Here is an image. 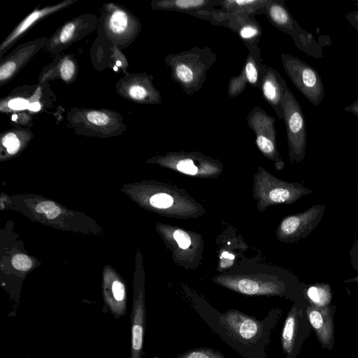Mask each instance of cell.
<instances>
[{
  "label": "cell",
  "mask_w": 358,
  "mask_h": 358,
  "mask_svg": "<svg viewBox=\"0 0 358 358\" xmlns=\"http://www.w3.org/2000/svg\"><path fill=\"white\" fill-rule=\"evenodd\" d=\"M196 311L212 330L242 357L267 358L266 348L278 310H271L262 320L234 309L222 313L210 309Z\"/></svg>",
  "instance_id": "6da1fadb"
},
{
  "label": "cell",
  "mask_w": 358,
  "mask_h": 358,
  "mask_svg": "<svg viewBox=\"0 0 358 358\" xmlns=\"http://www.w3.org/2000/svg\"><path fill=\"white\" fill-rule=\"evenodd\" d=\"M68 127L77 135L108 138L122 135L128 129L124 117L108 108L73 107L66 115Z\"/></svg>",
  "instance_id": "7a4b0ae2"
},
{
  "label": "cell",
  "mask_w": 358,
  "mask_h": 358,
  "mask_svg": "<svg viewBox=\"0 0 358 358\" xmlns=\"http://www.w3.org/2000/svg\"><path fill=\"white\" fill-rule=\"evenodd\" d=\"M141 29L140 20L124 6L108 2L101 6L97 36L108 40L121 50L131 45Z\"/></svg>",
  "instance_id": "3957f363"
},
{
  "label": "cell",
  "mask_w": 358,
  "mask_h": 358,
  "mask_svg": "<svg viewBox=\"0 0 358 358\" xmlns=\"http://www.w3.org/2000/svg\"><path fill=\"white\" fill-rule=\"evenodd\" d=\"M57 96L50 83L24 84L15 87L0 99V112L11 114L24 111L34 116L53 108Z\"/></svg>",
  "instance_id": "277c9868"
},
{
  "label": "cell",
  "mask_w": 358,
  "mask_h": 358,
  "mask_svg": "<svg viewBox=\"0 0 358 358\" xmlns=\"http://www.w3.org/2000/svg\"><path fill=\"white\" fill-rule=\"evenodd\" d=\"M98 20L96 14L87 13L66 21L48 37L45 50L52 56L62 53L96 30Z\"/></svg>",
  "instance_id": "5b68a950"
},
{
  "label": "cell",
  "mask_w": 358,
  "mask_h": 358,
  "mask_svg": "<svg viewBox=\"0 0 358 358\" xmlns=\"http://www.w3.org/2000/svg\"><path fill=\"white\" fill-rule=\"evenodd\" d=\"M285 69L303 95L317 106L324 96V85L320 73L306 62L291 56L286 57Z\"/></svg>",
  "instance_id": "8992f818"
},
{
  "label": "cell",
  "mask_w": 358,
  "mask_h": 358,
  "mask_svg": "<svg viewBox=\"0 0 358 358\" xmlns=\"http://www.w3.org/2000/svg\"><path fill=\"white\" fill-rule=\"evenodd\" d=\"M284 101L292 159L300 162L305 156L306 148V120L300 105L290 92H287Z\"/></svg>",
  "instance_id": "52a82bcc"
},
{
  "label": "cell",
  "mask_w": 358,
  "mask_h": 358,
  "mask_svg": "<svg viewBox=\"0 0 358 358\" xmlns=\"http://www.w3.org/2000/svg\"><path fill=\"white\" fill-rule=\"evenodd\" d=\"M48 37L33 39L17 45L0 59V86L11 80L45 46Z\"/></svg>",
  "instance_id": "ba28073f"
},
{
  "label": "cell",
  "mask_w": 358,
  "mask_h": 358,
  "mask_svg": "<svg viewBox=\"0 0 358 358\" xmlns=\"http://www.w3.org/2000/svg\"><path fill=\"white\" fill-rule=\"evenodd\" d=\"M90 58L93 67L99 71L110 69L124 75L129 73V62L122 50L102 37L97 36L94 40L90 49Z\"/></svg>",
  "instance_id": "9c48e42d"
},
{
  "label": "cell",
  "mask_w": 358,
  "mask_h": 358,
  "mask_svg": "<svg viewBox=\"0 0 358 358\" xmlns=\"http://www.w3.org/2000/svg\"><path fill=\"white\" fill-rule=\"evenodd\" d=\"M325 210L324 204H316L303 213L286 217L280 224L281 235L292 240L306 237L317 227Z\"/></svg>",
  "instance_id": "30bf717a"
},
{
  "label": "cell",
  "mask_w": 358,
  "mask_h": 358,
  "mask_svg": "<svg viewBox=\"0 0 358 358\" xmlns=\"http://www.w3.org/2000/svg\"><path fill=\"white\" fill-rule=\"evenodd\" d=\"M116 92L122 98L137 103H150L156 101V92L150 76L145 73H128L115 84Z\"/></svg>",
  "instance_id": "8fae6325"
},
{
  "label": "cell",
  "mask_w": 358,
  "mask_h": 358,
  "mask_svg": "<svg viewBox=\"0 0 358 358\" xmlns=\"http://www.w3.org/2000/svg\"><path fill=\"white\" fill-rule=\"evenodd\" d=\"M78 0H64L52 6L36 8L27 15L3 39L0 45V59L2 58L7 51L15 45L30 29L36 23L47 17L57 13Z\"/></svg>",
  "instance_id": "7c38bea8"
},
{
  "label": "cell",
  "mask_w": 358,
  "mask_h": 358,
  "mask_svg": "<svg viewBox=\"0 0 358 358\" xmlns=\"http://www.w3.org/2000/svg\"><path fill=\"white\" fill-rule=\"evenodd\" d=\"M78 62L75 56L69 53H60L53 60L44 66L38 75V83H49L61 80L70 85L76 81L78 76Z\"/></svg>",
  "instance_id": "4fadbf2b"
},
{
  "label": "cell",
  "mask_w": 358,
  "mask_h": 358,
  "mask_svg": "<svg viewBox=\"0 0 358 358\" xmlns=\"http://www.w3.org/2000/svg\"><path fill=\"white\" fill-rule=\"evenodd\" d=\"M306 314L318 340L324 347L329 345L333 337V323L329 307L308 306Z\"/></svg>",
  "instance_id": "5bb4252c"
},
{
  "label": "cell",
  "mask_w": 358,
  "mask_h": 358,
  "mask_svg": "<svg viewBox=\"0 0 358 358\" xmlns=\"http://www.w3.org/2000/svg\"><path fill=\"white\" fill-rule=\"evenodd\" d=\"M34 137L31 129L24 127H13L1 134V146L8 155H16Z\"/></svg>",
  "instance_id": "9a60e30c"
},
{
  "label": "cell",
  "mask_w": 358,
  "mask_h": 358,
  "mask_svg": "<svg viewBox=\"0 0 358 358\" xmlns=\"http://www.w3.org/2000/svg\"><path fill=\"white\" fill-rule=\"evenodd\" d=\"M299 325V310L295 306L289 310L282 328L281 343L287 357L294 352Z\"/></svg>",
  "instance_id": "2e32d148"
},
{
  "label": "cell",
  "mask_w": 358,
  "mask_h": 358,
  "mask_svg": "<svg viewBox=\"0 0 358 358\" xmlns=\"http://www.w3.org/2000/svg\"><path fill=\"white\" fill-rule=\"evenodd\" d=\"M307 297L311 305L324 307L331 299L330 286L327 284H315L308 287L306 292Z\"/></svg>",
  "instance_id": "e0dca14e"
},
{
  "label": "cell",
  "mask_w": 358,
  "mask_h": 358,
  "mask_svg": "<svg viewBox=\"0 0 358 358\" xmlns=\"http://www.w3.org/2000/svg\"><path fill=\"white\" fill-rule=\"evenodd\" d=\"M178 358H227L218 351L208 348H198L189 350L178 356Z\"/></svg>",
  "instance_id": "ac0fdd59"
},
{
  "label": "cell",
  "mask_w": 358,
  "mask_h": 358,
  "mask_svg": "<svg viewBox=\"0 0 358 358\" xmlns=\"http://www.w3.org/2000/svg\"><path fill=\"white\" fill-rule=\"evenodd\" d=\"M34 116L24 111H18L10 114V123L13 127L30 129L33 124Z\"/></svg>",
  "instance_id": "d6986e66"
},
{
  "label": "cell",
  "mask_w": 358,
  "mask_h": 358,
  "mask_svg": "<svg viewBox=\"0 0 358 358\" xmlns=\"http://www.w3.org/2000/svg\"><path fill=\"white\" fill-rule=\"evenodd\" d=\"M269 13L272 20L280 27L288 20L290 15L285 8L279 3L272 5Z\"/></svg>",
  "instance_id": "ffe728a7"
},
{
  "label": "cell",
  "mask_w": 358,
  "mask_h": 358,
  "mask_svg": "<svg viewBox=\"0 0 358 358\" xmlns=\"http://www.w3.org/2000/svg\"><path fill=\"white\" fill-rule=\"evenodd\" d=\"M38 213H45L47 218L52 220L61 213V209L52 201L39 203L35 208Z\"/></svg>",
  "instance_id": "44dd1931"
},
{
  "label": "cell",
  "mask_w": 358,
  "mask_h": 358,
  "mask_svg": "<svg viewBox=\"0 0 358 358\" xmlns=\"http://www.w3.org/2000/svg\"><path fill=\"white\" fill-rule=\"evenodd\" d=\"M173 198L166 193L156 194L150 199V204L157 208H169L173 204Z\"/></svg>",
  "instance_id": "7402d4cb"
},
{
  "label": "cell",
  "mask_w": 358,
  "mask_h": 358,
  "mask_svg": "<svg viewBox=\"0 0 358 358\" xmlns=\"http://www.w3.org/2000/svg\"><path fill=\"white\" fill-rule=\"evenodd\" d=\"M13 267L20 271H27L31 267V259L25 255L17 254L12 258Z\"/></svg>",
  "instance_id": "603a6c76"
},
{
  "label": "cell",
  "mask_w": 358,
  "mask_h": 358,
  "mask_svg": "<svg viewBox=\"0 0 358 358\" xmlns=\"http://www.w3.org/2000/svg\"><path fill=\"white\" fill-rule=\"evenodd\" d=\"M143 329L141 324H136L132 327V347L136 351L141 350L143 344Z\"/></svg>",
  "instance_id": "cb8c5ba5"
},
{
  "label": "cell",
  "mask_w": 358,
  "mask_h": 358,
  "mask_svg": "<svg viewBox=\"0 0 358 358\" xmlns=\"http://www.w3.org/2000/svg\"><path fill=\"white\" fill-rule=\"evenodd\" d=\"M176 72L178 78L185 83H190L194 78L193 72L189 66L180 64L176 66Z\"/></svg>",
  "instance_id": "d4e9b609"
},
{
  "label": "cell",
  "mask_w": 358,
  "mask_h": 358,
  "mask_svg": "<svg viewBox=\"0 0 358 358\" xmlns=\"http://www.w3.org/2000/svg\"><path fill=\"white\" fill-rule=\"evenodd\" d=\"M176 167L179 171L189 175H195L198 171L197 167L189 159L180 160Z\"/></svg>",
  "instance_id": "484cf974"
},
{
  "label": "cell",
  "mask_w": 358,
  "mask_h": 358,
  "mask_svg": "<svg viewBox=\"0 0 358 358\" xmlns=\"http://www.w3.org/2000/svg\"><path fill=\"white\" fill-rule=\"evenodd\" d=\"M278 88L271 81H266L263 86V91L265 96L269 101H275L278 97Z\"/></svg>",
  "instance_id": "4316f807"
},
{
  "label": "cell",
  "mask_w": 358,
  "mask_h": 358,
  "mask_svg": "<svg viewBox=\"0 0 358 358\" xmlns=\"http://www.w3.org/2000/svg\"><path fill=\"white\" fill-rule=\"evenodd\" d=\"M173 237L180 248L187 249L191 243L189 236L182 230L178 229L173 234Z\"/></svg>",
  "instance_id": "83f0119b"
},
{
  "label": "cell",
  "mask_w": 358,
  "mask_h": 358,
  "mask_svg": "<svg viewBox=\"0 0 358 358\" xmlns=\"http://www.w3.org/2000/svg\"><path fill=\"white\" fill-rule=\"evenodd\" d=\"M257 144L259 148L264 153H271L274 151V145L271 140L264 136H258Z\"/></svg>",
  "instance_id": "f1b7e54d"
},
{
  "label": "cell",
  "mask_w": 358,
  "mask_h": 358,
  "mask_svg": "<svg viewBox=\"0 0 358 358\" xmlns=\"http://www.w3.org/2000/svg\"><path fill=\"white\" fill-rule=\"evenodd\" d=\"M204 3L205 1L202 0H178L174 1L176 7L183 9L199 7Z\"/></svg>",
  "instance_id": "f546056e"
},
{
  "label": "cell",
  "mask_w": 358,
  "mask_h": 358,
  "mask_svg": "<svg viewBox=\"0 0 358 358\" xmlns=\"http://www.w3.org/2000/svg\"><path fill=\"white\" fill-rule=\"evenodd\" d=\"M113 296L117 301H122L124 297V287L119 281H115L112 285Z\"/></svg>",
  "instance_id": "4dcf8cb0"
},
{
  "label": "cell",
  "mask_w": 358,
  "mask_h": 358,
  "mask_svg": "<svg viewBox=\"0 0 358 358\" xmlns=\"http://www.w3.org/2000/svg\"><path fill=\"white\" fill-rule=\"evenodd\" d=\"M245 74L250 83H255L257 80V71L253 63L248 62L245 66Z\"/></svg>",
  "instance_id": "1f68e13d"
},
{
  "label": "cell",
  "mask_w": 358,
  "mask_h": 358,
  "mask_svg": "<svg viewBox=\"0 0 358 358\" xmlns=\"http://www.w3.org/2000/svg\"><path fill=\"white\" fill-rule=\"evenodd\" d=\"M348 22L358 31V10L351 11L345 15Z\"/></svg>",
  "instance_id": "d6a6232c"
},
{
  "label": "cell",
  "mask_w": 358,
  "mask_h": 358,
  "mask_svg": "<svg viewBox=\"0 0 358 358\" xmlns=\"http://www.w3.org/2000/svg\"><path fill=\"white\" fill-rule=\"evenodd\" d=\"M257 31L251 27H246L241 31V36L244 38H249L256 35Z\"/></svg>",
  "instance_id": "836d02e7"
},
{
  "label": "cell",
  "mask_w": 358,
  "mask_h": 358,
  "mask_svg": "<svg viewBox=\"0 0 358 358\" xmlns=\"http://www.w3.org/2000/svg\"><path fill=\"white\" fill-rule=\"evenodd\" d=\"M346 112H350L358 118V99L354 101L351 104L346 106L344 108Z\"/></svg>",
  "instance_id": "e575fe53"
},
{
  "label": "cell",
  "mask_w": 358,
  "mask_h": 358,
  "mask_svg": "<svg viewBox=\"0 0 358 358\" xmlns=\"http://www.w3.org/2000/svg\"><path fill=\"white\" fill-rule=\"evenodd\" d=\"M231 2H234V3H235L238 4V5L243 6V5H245V4H250V3H255L256 1H245V0H243V1H231Z\"/></svg>",
  "instance_id": "d590c367"
},
{
  "label": "cell",
  "mask_w": 358,
  "mask_h": 358,
  "mask_svg": "<svg viewBox=\"0 0 358 358\" xmlns=\"http://www.w3.org/2000/svg\"><path fill=\"white\" fill-rule=\"evenodd\" d=\"M222 257H225V258H229L231 260L234 259V256L228 253L227 252H222Z\"/></svg>",
  "instance_id": "8d00e7d4"
},
{
  "label": "cell",
  "mask_w": 358,
  "mask_h": 358,
  "mask_svg": "<svg viewBox=\"0 0 358 358\" xmlns=\"http://www.w3.org/2000/svg\"><path fill=\"white\" fill-rule=\"evenodd\" d=\"M345 282H358V276H356L352 279H349V280H345Z\"/></svg>",
  "instance_id": "74e56055"
}]
</instances>
